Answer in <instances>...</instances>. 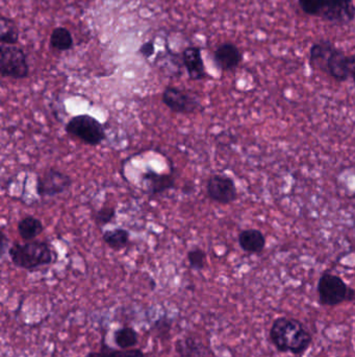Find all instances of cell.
<instances>
[{
    "label": "cell",
    "mask_w": 355,
    "mask_h": 357,
    "mask_svg": "<svg viewBox=\"0 0 355 357\" xmlns=\"http://www.w3.org/2000/svg\"><path fill=\"white\" fill-rule=\"evenodd\" d=\"M270 340L279 352L299 355L309 349L313 338L298 320L280 317L271 326Z\"/></svg>",
    "instance_id": "1"
},
{
    "label": "cell",
    "mask_w": 355,
    "mask_h": 357,
    "mask_svg": "<svg viewBox=\"0 0 355 357\" xmlns=\"http://www.w3.org/2000/svg\"><path fill=\"white\" fill-rule=\"evenodd\" d=\"M139 53H141L143 57H153L155 53V45L153 41H147V42L143 43V44L140 46Z\"/></svg>",
    "instance_id": "26"
},
{
    "label": "cell",
    "mask_w": 355,
    "mask_h": 357,
    "mask_svg": "<svg viewBox=\"0 0 355 357\" xmlns=\"http://www.w3.org/2000/svg\"><path fill=\"white\" fill-rule=\"evenodd\" d=\"M298 3L307 15L336 26L350 24L355 18L353 0H298Z\"/></svg>",
    "instance_id": "2"
},
{
    "label": "cell",
    "mask_w": 355,
    "mask_h": 357,
    "mask_svg": "<svg viewBox=\"0 0 355 357\" xmlns=\"http://www.w3.org/2000/svg\"><path fill=\"white\" fill-rule=\"evenodd\" d=\"M182 57L184 68L188 73L189 79L192 81H201L207 77L201 49L199 47H186L182 51Z\"/></svg>",
    "instance_id": "11"
},
{
    "label": "cell",
    "mask_w": 355,
    "mask_h": 357,
    "mask_svg": "<svg viewBox=\"0 0 355 357\" xmlns=\"http://www.w3.org/2000/svg\"><path fill=\"white\" fill-rule=\"evenodd\" d=\"M65 131L70 136L75 137L91 147H97L106 139L104 125L91 115H77L70 118L66 124Z\"/></svg>",
    "instance_id": "5"
},
{
    "label": "cell",
    "mask_w": 355,
    "mask_h": 357,
    "mask_svg": "<svg viewBox=\"0 0 355 357\" xmlns=\"http://www.w3.org/2000/svg\"><path fill=\"white\" fill-rule=\"evenodd\" d=\"M334 48L336 46L330 42V40H326V39H321L314 43L309 49V65L311 68L315 71L318 69L324 73L328 57H330Z\"/></svg>",
    "instance_id": "15"
},
{
    "label": "cell",
    "mask_w": 355,
    "mask_h": 357,
    "mask_svg": "<svg viewBox=\"0 0 355 357\" xmlns=\"http://www.w3.org/2000/svg\"><path fill=\"white\" fill-rule=\"evenodd\" d=\"M214 61L222 71H233L237 69L243 61V55L237 45L231 42L222 43L214 53Z\"/></svg>",
    "instance_id": "10"
},
{
    "label": "cell",
    "mask_w": 355,
    "mask_h": 357,
    "mask_svg": "<svg viewBox=\"0 0 355 357\" xmlns=\"http://www.w3.org/2000/svg\"><path fill=\"white\" fill-rule=\"evenodd\" d=\"M9 255L14 266L28 271L49 266L55 259V253L50 245L41 241L14 244L10 248Z\"/></svg>",
    "instance_id": "3"
},
{
    "label": "cell",
    "mask_w": 355,
    "mask_h": 357,
    "mask_svg": "<svg viewBox=\"0 0 355 357\" xmlns=\"http://www.w3.org/2000/svg\"><path fill=\"white\" fill-rule=\"evenodd\" d=\"M188 260L193 270L201 271L204 268L207 255L200 248H194V249L188 252Z\"/></svg>",
    "instance_id": "22"
},
{
    "label": "cell",
    "mask_w": 355,
    "mask_h": 357,
    "mask_svg": "<svg viewBox=\"0 0 355 357\" xmlns=\"http://www.w3.org/2000/svg\"><path fill=\"white\" fill-rule=\"evenodd\" d=\"M0 75L3 77L23 80L30 75L28 57L23 49L16 45L0 46Z\"/></svg>",
    "instance_id": "6"
},
{
    "label": "cell",
    "mask_w": 355,
    "mask_h": 357,
    "mask_svg": "<svg viewBox=\"0 0 355 357\" xmlns=\"http://www.w3.org/2000/svg\"><path fill=\"white\" fill-rule=\"evenodd\" d=\"M106 357H145L144 352L140 349H122V350H102Z\"/></svg>",
    "instance_id": "23"
},
{
    "label": "cell",
    "mask_w": 355,
    "mask_h": 357,
    "mask_svg": "<svg viewBox=\"0 0 355 357\" xmlns=\"http://www.w3.org/2000/svg\"><path fill=\"white\" fill-rule=\"evenodd\" d=\"M330 77L334 81L346 82L349 75L348 57L345 55L344 51L338 48H334L330 57H328L327 63H326L325 71Z\"/></svg>",
    "instance_id": "12"
},
{
    "label": "cell",
    "mask_w": 355,
    "mask_h": 357,
    "mask_svg": "<svg viewBox=\"0 0 355 357\" xmlns=\"http://www.w3.org/2000/svg\"><path fill=\"white\" fill-rule=\"evenodd\" d=\"M349 75L352 77L353 83L355 84V53L348 57Z\"/></svg>",
    "instance_id": "27"
},
{
    "label": "cell",
    "mask_w": 355,
    "mask_h": 357,
    "mask_svg": "<svg viewBox=\"0 0 355 357\" xmlns=\"http://www.w3.org/2000/svg\"><path fill=\"white\" fill-rule=\"evenodd\" d=\"M115 217H116V209L114 207L104 206L96 213V223L99 226H106L110 223Z\"/></svg>",
    "instance_id": "24"
},
{
    "label": "cell",
    "mask_w": 355,
    "mask_h": 357,
    "mask_svg": "<svg viewBox=\"0 0 355 357\" xmlns=\"http://www.w3.org/2000/svg\"><path fill=\"white\" fill-rule=\"evenodd\" d=\"M207 196L221 205H229L238 199V190L231 176L214 174L207 182Z\"/></svg>",
    "instance_id": "9"
},
{
    "label": "cell",
    "mask_w": 355,
    "mask_h": 357,
    "mask_svg": "<svg viewBox=\"0 0 355 357\" xmlns=\"http://www.w3.org/2000/svg\"><path fill=\"white\" fill-rule=\"evenodd\" d=\"M20 237L26 241H35L43 231L44 225L40 219L35 217H26L20 219L17 225Z\"/></svg>",
    "instance_id": "17"
},
{
    "label": "cell",
    "mask_w": 355,
    "mask_h": 357,
    "mask_svg": "<svg viewBox=\"0 0 355 357\" xmlns=\"http://www.w3.org/2000/svg\"><path fill=\"white\" fill-rule=\"evenodd\" d=\"M86 357H106V355L104 352H91Z\"/></svg>",
    "instance_id": "28"
},
{
    "label": "cell",
    "mask_w": 355,
    "mask_h": 357,
    "mask_svg": "<svg viewBox=\"0 0 355 357\" xmlns=\"http://www.w3.org/2000/svg\"><path fill=\"white\" fill-rule=\"evenodd\" d=\"M162 100L172 112L178 114H192L202 110L198 96L172 86L165 88Z\"/></svg>",
    "instance_id": "8"
},
{
    "label": "cell",
    "mask_w": 355,
    "mask_h": 357,
    "mask_svg": "<svg viewBox=\"0 0 355 357\" xmlns=\"http://www.w3.org/2000/svg\"><path fill=\"white\" fill-rule=\"evenodd\" d=\"M318 295L320 304L334 307L355 299V291L351 289L340 276L324 272L318 282Z\"/></svg>",
    "instance_id": "4"
},
{
    "label": "cell",
    "mask_w": 355,
    "mask_h": 357,
    "mask_svg": "<svg viewBox=\"0 0 355 357\" xmlns=\"http://www.w3.org/2000/svg\"><path fill=\"white\" fill-rule=\"evenodd\" d=\"M142 180L147 183L151 196L164 194L175 186V178L172 174H157L153 170L145 172Z\"/></svg>",
    "instance_id": "14"
},
{
    "label": "cell",
    "mask_w": 355,
    "mask_h": 357,
    "mask_svg": "<svg viewBox=\"0 0 355 357\" xmlns=\"http://www.w3.org/2000/svg\"><path fill=\"white\" fill-rule=\"evenodd\" d=\"M115 344L120 349L133 348L139 342V336L133 328L123 327L114 333Z\"/></svg>",
    "instance_id": "21"
},
{
    "label": "cell",
    "mask_w": 355,
    "mask_h": 357,
    "mask_svg": "<svg viewBox=\"0 0 355 357\" xmlns=\"http://www.w3.org/2000/svg\"><path fill=\"white\" fill-rule=\"evenodd\" d=\"M155 329L157 333L168 334L171 329V321L167 317L162 318L155 322Z\"/></svg>",
    "instance_id": "25"
},
{
    "label": "cell",
    "mask_w": 355,
    "mask_h": 357,
    "mask_svg": "<svg viewBox=\"0 0 355 357\" xmlns=\"http://www.w3.org/2000/svg\"><path fill=\"white\" fill-rule=\"evenodd\" d=\"M0 41L5 45H16L19 41V33L15 24L5 16L1 17L0 22Z\"/></svg>",
    "instance_id": "20"
},
{
    "label": "cell",
    "mask_w": 355,
    "mask_h": 357,
    "mask_svg": "<svg viewBox=\"0 0 355 357\" xmlns=\"http://www.w3.org/2000/svg\"><path fill=\"white\" fill-rule=\"evenodd\" d=\"M238 243L245 253L260 254L266 248V236L260 230L246 229L240 232Z\"/></svg>",
    "instance_id": "13"
},
{
    "label": "cell",
    "mask_w": 355,
    "mask_h": 357,
    "mask_svg": "<svg viewBox=\"0 0 355 357\" xmlns=\"http://www.w3.org/2000/svg\"><path fill=\"white\" fill-rule=\"evenodd\" d=\"M71 186L73 178L67 174L55 168H49L37 180V194L41 198H53L67 192Z\"/></svg>",
    "instance_id": "7"
},
{
    "label": "cell",
    "mask_w": 355,
    "mask_h": 357,
    "mask_svg": "<svg viewBox=\"0 0 355 357\" xmlns=\"http://www.w3.org/2000/svg\"><path fill=\"white\" fill-rule=\"evenodd\" d=\"M104 243L115 251H120L124 249L129 243V232L123 228L118 229L108 230L104 232Z\"/></svg>",
    "instance_id": "18"
},
{
    "label": "cell",
    "mask_w": 355,
    "mask_h": 357,
    "mask_svg": "<svg viewBox=\"0 0 355 357\" xmlns=\"http://www.w3.org/2000/svg\"><path fill=\"white\" fill-rule=\"evenodd\" d=\"M50 46L55 51H69L73 47V35L69 30L63 26L55 28L50 35Z\"/></svg>",
    "instance_id": "19"
},
{
    "label": "cell",
    "mask_w": 355,
    "mask_h": 357,
    "mask_svg": "<svg viewBox=\"0 0 355 357\" xmlns=\"http://www.w3.org/2000/svg\"><path fill=\"white\" fill-rule=\"evenodd\" d=\"M175 350L180 357H209V348L193 336L180 338L175 342Z\"/></svg>",
    "instance_id": "16"
}]
</instances>
